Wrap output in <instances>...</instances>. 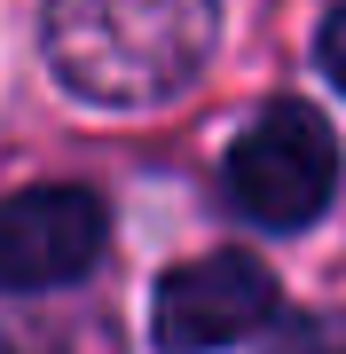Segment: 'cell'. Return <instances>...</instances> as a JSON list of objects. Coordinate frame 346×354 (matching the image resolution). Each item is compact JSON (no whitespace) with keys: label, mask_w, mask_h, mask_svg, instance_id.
Listing matches in <instances>:
<instances>
[{"label":"cell","mask_w":346,"mask_h":354,"mask_svg":"<svg viewBox=\"0 0 346 354\" xmlns=\"http://www.w3.org/2000/svg\"><path fill=\"white\" fill-rule=\"evenodd\" d=\"M220 0H48V64L95 111H157L205 71Z\"/></svg>","instance_id":"obj_1"},{"label":"cell","mask_w":346,"mask_h":354,"mask_svg":"<svg viewBox=\"0 0 346 354\" xmlns=\"http://www.w3.org/2000/svg\"><path fill=\"white\" fill-rule=\"evenodd\" d=\"M220 181H229L236 213L260 221V228L323 221V205L338 197V134H331V118L307 111V102H268L236 134Z\"/></svg>","instance_id":"obj_2"},{"label":"cell","mask_w":346,"mask_h":354,"mask_svg":"<svg viewBox=\"0 0 346 354\" xmlns=\"http://www.w3.org/2000/svg\"><path fill=\"white\" fill-rule=\"evenodd\" d=\"M276 315V276L252 252H197L157 276L150 339L166 354H213L229 339H252Z\"/></svg>","instance_id":"obj_3"},{"label":"cell","mask_w":346,"mask_h":354,"mask_svg":"<svg viewBox=\"0 0 346 354\" xmlns=\"http://www.w3.org/2000/svg\"><path fill=\"white\" fill-rule=\"evenodd\" d=\"M110 213L95 189L48 181V189L0 197V291H64L103 260Z\"/></svg>","instance_id":"obj_4"},{"label":"cell","mask_w":346,"mask_h":354,"mask_svg":"<svg viewBox=\"0 0 346 354\" xmlns=\"http://www.w3.org/2000/svg\"><path fill=\"white\" fill-rule=\"evenodd\" d=\"M291 354H346V307H323L291 330Z\"/></svg>","instance_id":"obj_5"},{"label":"cell","mask_w":346,"mask_h":354,"mask_svg":"<svg viewBox=\"0 0 346 354\" xmlns=\"http://www.w3.org/2000/svg\"><path fill=\"white\" fill-rule=\"evenodd\" d=\"M315 64H323V79L346 95V8H331L323 16V39H315Z\"/></svg>","instance_id":"obj_6"}]
</instances>
